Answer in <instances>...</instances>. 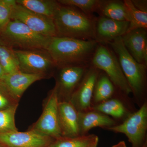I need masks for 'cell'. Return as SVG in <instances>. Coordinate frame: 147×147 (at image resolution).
Returning a JSON list of instances; mask_svg holds the SVG:
<instances>
[{"label": "cell", "instance_id": "1", "mask_svg": "<svg viewBox=\"0 0 147 147\" xmlns=\"http://www.w3.org/2000/svg\"><path fill=\"white\" fill-rule=\"evenodd\" d=\"M98 44L95 40L56 36L50 38L45 50L56 65H86Z\"/></svg>", "mask_w": 147, "mask_h": 147}, {"label": "cell", "instance_id": "2", "mask_svg": "<svg viewBox=\"0 0 147 147\" xmlns=\"http://www.w3.org/2000/svg\"><path fill=\"white\" fill-rule=\"evenodd\" d=\"M96 18L74 7L61 5L53 18L57 36L95 40Z\"/></svg>", "mask_w": 147, "mask_h": 147}, {"label": "cell", "instance_id": "3", "mask_svg": "<svg viewBox=\"0 0 147 147\" xmlns=\"http://www.w3.org/2000/svg\"><path fill=\"white\" fill-rule=\"evenodd\" d=\"M108 44L117 56L132 93L136 96L142 94L146 85L147 65L139 63L131 57L125 47L121 37Z\"/></svg>", "mask_w": 147, "mask_h": 147}, {"label": "cell", "instance_id": "4", "mask_svg": "<svg viewBox=\"0 0 147 147\" xmlns=\"http://www.w3.org/2000/svg\"><path fill=\"white\" fill-rule=\"evenodd\" d=\"M90 65L104 71L113 84L124 93L129 94L132 92L117 56L105 45L98 44L92 57Z\"/></svg>", "mask_w": 147, "mask_h": 147}, {"label": "cell", "instance_id": "5", "mask_svg": "<svg viewBox=\"0 0 147 147\" xmlns=\"http://www.w3.org/2000/svg\"><path fill=\"white\" fill-rule=\"evenodd\" d=\"M3 31L13 45L30 50H46L51 38L37 33L16 20H11Z\"/></svg>", "mask_w": 147, "mask_h": 147}, {"label": "cell", "instance_id": "6", "mask_svg": "<svg viewBox=\"0 0 147 147\" xmlns=\"http://www.w3.org/2000/svg\"><path fill=\"white\" fill-rule=\"evenodd\" d=\"M128 138L132 147H145L147 129V104L145 102L138 111L129 116L122 123L107 127Z\"/></svg>", "mask_w": 147, "mask_h": 147}, {"label": "cell", "instance_id": "7", "mask_svg": "<svg viewBox=\"0 0 147 147\" xmlns=\"http://www.w3.org/2000/svg\"><path fill=\"white\" fill-rule=\"evenodd\" d=\"M59 92L56 86L47 99L42 115L32 129L56 139L62 137L59 119Z\"/></svg>", "mask_w": 147, "mask_h": 147}, {"label": "cell", "instance_id": "8", "mask_svg": "<svg viewBox=\"0 0 147 147\" xmlns=\"http://www.w3.org/2000/svg\"><path fill=\"white\" fill-rule=\"evenodd\" d=\"M11 20L20 21L34 32L43 36H57L53 18L34 13L16 3L12 10Z\"/></svg>", "mask_w": 147, "mask_h": 147}, {"label": "cell", "instance_id": "9", "mask_svg": "<svg viewBox=\"0 0 147 147\" xmlns=\"http://www.w3.org/2000/svg\"><path fill=\"white\" fill-rule=\"evenodd\" d=\"M54 139L33 129L0 132V144L4 147H48Z\"/></svg>", "mask_w": 147, "mask_h": 147}, {"label": "cell", "instance_id": "10", "mask_svg": "<svg viewBox=\"0 0 147 147\" xmlns=\"http://www.w3.org/2000/svg\"><path fill=\"white\" fill-rule=\"evenodd\" d=\"M99 71L90 64L79 86L72 94L71 102L79 112L90 111Z\"/></svg>", "mask_w": 147, "mask_h": 147}, {"label": "cell", "instance_id": "11", "mask_svg": "<svg viewBox=\"0 0 147 147\" xmlns=\"http://www.w3.org/2000/svg\"><path fill=\"white\" fill-rule=\"evenodd\" d=\"M19 62L20 71L30 74H40L53 65L54 62L48 54L32 50H13Z\"/></svg>", "mask_w": 147, "mask_h": 147}, {"label": "cell", "instance_id": "12", "mask_svg": "<svg viewBox=\"0 0 147 147\" xmlns=\"http://www.w3.org/2000/svg\"><path fill=\"white\" fill-rule=\"evenodd\" d=\"M129 22L116 21L103 16L96 17L95 28V40L98 44H108L126 33Z\"/></svg>", "mask_w": 147, "mask_h": 147}, {"label": "cell", "instance_id": "13", "mask_svg": "<svg viewBox=\"0 0 147 147\" xmlns=\"http://www.w3.org/2000/svg\"><path fill=\"white\" fill-rule=\"evenodd\" d=\"M40 74H30L18 71L6 74L1 81L13 100H17L34 83L43 79Z\"/></svg>", "mask_w": 147, "mask_h": 147}, {"label": "cell", "instance_id": "14", "mask_svg": "<svg viewBox=\"0 0 147 147\" xmlns=\"http://www.w3.org/2000/svg\"><path fill=\"white\" fill-rule=\"evenodd\" d=\"M121 37L125 47L131 57L139 63L147 65V30H133Z\"/></svg>", "mask_w": 147, "mask_h": 147}, {"label": "cell", "instance_id": "15", "mask_svg": "<svg viewBox=\"0 0 147 147\" xmlns=\"http://www.w3.org/2000/svg\"><path fill=\"white\" fill-rule=\"evenodd\" d=\"M59 119L62 136L74 137L80 136L79 126V112L70 102H59Z\"/></svg>", "mask_w": 147, "mask_h": 147}, {"label": "cell", "instance_id": "16", "mask_svg": "<svg viewBox=\"0 0 147 147\" xmlns=\"http://www.w3.org/2000/svg\"><path fill=\"white\" fill-rule=\"evenodd\" d=\"M90 65H70L62 67L59 75L58 90L70 93L77 88Z\"/></svg>", "mask_w": 147, "mask_h": 147}, {"label": "cell", "instance_id": "17", "mask_svg": "<svg viewBox=\"0 0 147 147\" xmlns=\"http://www.w3.org/2000/svg\"><path fill=\"white\" fill-rule=\"evenodd\" d=\"M78 117L80 136L86 135L87 132L94 127H109L115 124V122L113 119L97 111L79 112Z\"/></svg>", "mask_w": 147, "mask_h": 147}, {"label": "cell", "instance_id": "18", "mask_svg": "<svg viewBox=\"0 0 147 147\" xmlns=\"http://www.w3.org/2000/svg\"><path fill=\"white\" fill-rule=\"evenodd\" d=\"M96 12L99 16L129 22V16L123 1L100 0Z\"/></svg>", "mask_w": 147, "mask_h": 147}, {"label": "cell", "instance_id": "19", "mask_svg": "<svg viewBox=\"0 0 147 147\" xmlns=\"http://www.w3.org/2000/svg\"><path fill=\"white\" fill-rule=\"evenodd\" d=\"M16 2L32 12L53 19L61 5L58 1L53 0H18Z\"/></svg>", "mask_w": 147, "mask_h": 147}, {"label": "cell", "instance_id": "20", "mask_svg": "<svg viewBox=\"0 0 147 147\" xmlns=\"http://www.w3.org/2000/svg\"><path fill=\"white\" fill-rule=\"evenodd\" d=\"M97 141L98 137L94 134L74 137H62L55 139L48 147H87Z\"/></svg>", "mask_w": 147, "mask_h": 147}, {"label": "cell", "instance_id": "21", "mask_svg": "<svg viewBox=\"0 0 147 147\" xmlns=\"http://www.w3.org/2000/svg\"><path fill=\"white\" fill-rule=\"evenodd\" d=\"M123 2L129 16V24L126 33L138 29L147 30V12L136 8L131 0H125Z\"/></svg>", "mask_w": 147, "mask_h": 147}, {"label": "cell", "instance_id": "22", "mask_svg": "<svg viewBox=\"0 0 147 147\" xmlns=\"http://www.w3.org/2000/svg\"><path fill=\"white\" fill-rule=\"evenodd\" d=\"M115 91L114 84L106 75L98 76L95 86L94 97L96 102L108 100Z\"/></svg>", "mask_w": 147, "mask_h": 147}, {"label": "cell", "instance_id": "23", "mask_svg": "<svg viewBox=\"0 0 147 147\" xmlns=\"http://www.w3.org/2000/svg\"><path fill=\"white\" fill-rule=\"evenodd\" d=\"M95 111L116 118H120L126 113L123 104L117 99H109L96 105Z\"/></svg>", "mask_w": 147, "mask_h": 147}, {"label": "cell", "instance_id": "24", "mask_svg": "<svg viewBox=\"0 0 147 147\" xmlns=\"http://www.w3.org/2000/svg\"><path fill=\"white\" fill-rule=\"evenodd\" d=\"M0 64L5 74L20 71L19 62L13 50L0 44Z\"/></svg>", "mask_w": 147, "mask_h": 147}, {"label": "cell", "instance_id": "25", "mask_svg": "<svg viewBox=\"0 0 147 147\" xmlns=\"http://www.w3.org/2000/svg\"><path fill=\"white\" fill-rule=\"evenodd\" d=\"M17 107V104H13L0 110V132L18 130L15 122V115Z\"/></svg>", "mask_w": 147, "mask_h": 147}, {"label": "cell", "instance_id": "26", "mask_svg": "<svg viewBox=\"0 0 147 147\" xmlns=\"http://www.w3.org/2000/svg\"><path fill=\"white\" fill-rule=\"evenodd\" d=\"M100 0H60L58 2L63 5L74 7L88 15L96 12Z\"/></svg>", "mask_w": 147, "mask_h": 147}, {"label": "cell", "instance_id": "27", "mask_svg": "<svg viewBox=\"0 0 147 147\" xmlns=\"http://www.w3.org/2000/svg\"><path fill=\"white\" fill-rule=\"evenodd\" d=\"M16 1L0 0V30L3 31L11 20L12 10Z\"/></svg>", "mask_w": 147, "mask_h": 147}, {"label": "cell", "instance_id": "28", "mask_svg": "<svg viewBox=\"0 0 147 147\" xmlns=\"http://www.w3.org/2000/svg\"><path fill=\"white\" fill-rule=\"evenodd\" d=\"M131 1L136 8L142 11L147 12L146 0H132Z\"/></svg>", "mask_w": 147, "mask_h": 147}, {"label": "cell", "instance_id": "29", "mask_svg": "<svg viewBox=\"0 0 147 147\" xmlns=\"http://www.w3.org/2000/svg\"><path fill=\"white\" fill-rule=\"evenodd\" d=\"M9 103L7 98L0 92V110L5 109L11 106Z\"/></svg>", "mask_w": 147, "mask_h": 147}, {"label": "cell", "instance_id": "30", "mask_svg": "<svg viewBox=\"0 0 147 147\" xmlns=\"http://www.w3.org/2000/svg\"><path fill=\"white\" fill-rule=\"evenodd\" d=\"M112 147H127L126 144L124 141L119 142L117 144L114 145Z\"/></svg>", "mask_w": 147, "mask_h": 147}, {"label": "cell", "instance_id": "31", "mask_svg": "<svg viewBox=\"0 0 147 147\" xmlns=\"http://www.w3.org/2000/svg\"><path fill=\"white\" fill-rule=\"evenodd\" d=\"M5 75V73L1 65V64H0V81H1L2 80L4 76Z\"/></svg>", "mask_w": 147, "mask_h": 147}, {"label": "cell", "instance_id": "32", "mask_svg": "<svg viewBox=\"0 0 147 147\" xmlns=\"http://www.w3.org/2000/svg\"><path fill=\"white\" fill-rule=\"evenodd\" d=\"M98 141H96V142L93 144H92L90 145L89 146L87 147H97L98 144Z\"/></svg>", "mask_w": 147, "mask_h": 147}, {"label": "cell", "instance_id": "33", "mask_svg": "<svg viewBox=\"0 0 147 147\" xmlns=\"http://www.w3.org/2000/svg\"><path fill=\"white\" fill-rule=\"evenodd\" d=\"M0 147H4V146H3V145H2L0 144Z\"/></svg>", "mask_w": 147, "mask_h": 147}, {"label": "cell", "instance_id": "34", "mask_svg": "<svg viewBox=\"0 0 147 147\" xmlns=\"http://www.w3.org/2000/svg\"></svg>", "mask_w": 147, "mask_h": 147}]
</instances>
